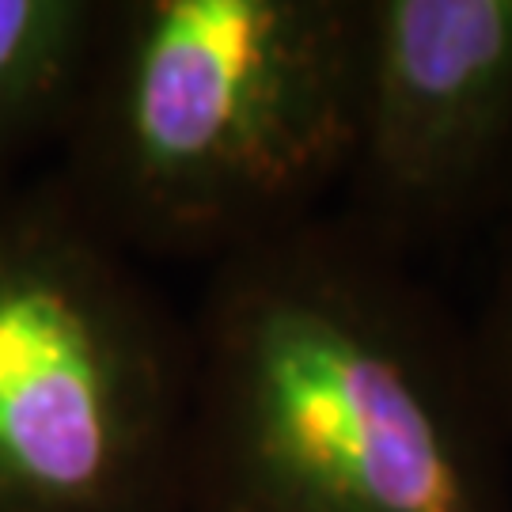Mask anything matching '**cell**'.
I'll use <instances>...</instances> for the list:
<instances>
[{
	"label": "cell",
	"instance_id": "obj_1",
	"mask_svg": "<svg viewBox=\"0 0 512 512\" xmlns=\"http://www.w3.org/2000/svg\"><path fill=\"white\" fill-rule=\"evenodd\" d=\"M183 512H512V444L456 323L342 213L205 270Z\"/></svg>",
	"mask_w": 512,
	"mask_h": 512
},
{
	"label": "cell",
	"instance_id": "obj_2",
	"mask_svg": "<svg viewBox=\"0 0 512 512\" xmlns=\"http://www.w3.org/2000/svg\"><path fill=\"white\" fill-rule=\"evenodd\" d=\"M361 31L365 0H107L50 171L141 266L213 270L342 194Z\"/></svg>",
	"mask_w": 512,
	"mask_h": 512
},
{
	"label": "cell",
	"instance_id": "obj_3",
	"mask_svg": "<svg viewBox=\"0 0 512 512\" xmlns=\"http://www.w3.org/2000/svg\"><path fill=\"white\" fill-rule=\"evenodd\" d=\"M190 323L54 171L0 190V512H183Z\"/></svg>",
	"mask_w": 512,
	"mask_h": 512
},
{
	"label": "cell",
	"instance_id": "obj_4",
	"mask_svg": "<svg viewBox=\"0 0 512 512\" xmlns=\"http://www.w3.org/2000/svg\"><path fill=\"white\" fill-rule=\"evenodd\" d=\"M512 0H365L342 217L395 255L505 202Z\"/></svg>",
	"mask_w": 512,
	"mask_h": 512
},
{
	"label": "cell",
	"instance_id": "obj_5",
	"mask_svg": "<svg viewBox=\"0 0 512 512\" xmlns=\"http://www.w3.org/2000/svg\"><path fill=\"white\" fill-rule=\"evenodd\" d=\"M103 16L107 0H0V190L54 167Z\"/></svg>",
	"mask_w": 512,
	"mask_h": 512
},
{
	"label": "cell",
	"instance_id": "obj_6",
	"mask_svg": "<svg viewBox=\"0 0 512 512\" xmlns=\"http://www.w3.org/2000/svg\"><path fill=\"white\" fill-rule=\"evenodd\" d=\"M471 346H475L478 368H482L486 391L494 399L501 429L512 444V239L497 262L490 300L471 327Z\"/></svg>",
	"mask_w": 512,
	"mask_h": 512
},
{
	"label": "cell",
	"instance_id": "obj_7",
	"mask_svg": "<svg viewBox=\"0 0 512 512\" xmlns=\"http://www.w3.org/2000/svg\"><path fill=\"white\" fill-rule=\"evenodd\" d=\"M505 202H512V167H509V186H505Z\"/></svg>",
	"mask_w": 512,
	"mask_h": 512
}]
</instances>
